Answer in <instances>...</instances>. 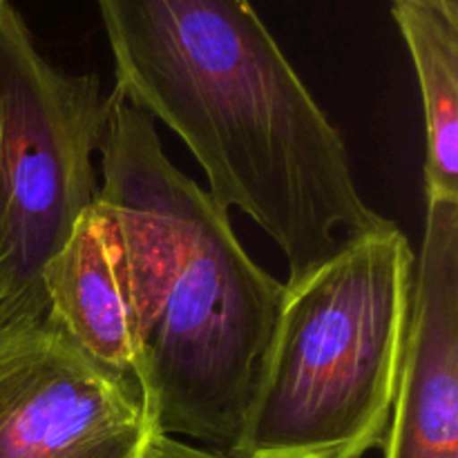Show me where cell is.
<instances>
[{
  "mask_svg": "<svg viewBox=\"0 0 458 458\" xmlns=\"http://www.w3.org/2000/svg\"><path fill=\"white\" fill-rule=\"evenodd\" d=\"M125 103L173 130L222 208L277 244L286 284L387 226L343 134L250 0H97Z\"/></svg>",
  "mask_w": 458,
  "mask_h": 458,
  "instance_id": "obj_1",
  "label": "cell"
},
{
  "mask_svg": "<svg viewBox=\"0 0 458 458\" xmlns=\"http://www.w3.org/2000/svg\"><path fill=\"white\" fill-rule=\"evenodd\" d=\"M98 201L119 226L137 380L157 432L231 454L284 284L237 240L231 215L165 157L155 121L116 94Z\"/></svg>",
  "mask_w": 458,
  "mask_h": 458,
  "instance_id": "obj_2",
  "label": "cell"
},
{
  "mask_svg": "<svg viewBox=\"0 0 458 458\" xmlns=\"http://www.w3.org/2000/svg\"><path fill=\"white\" fill-rule=\"evenodd\" d=\"M416 253L389 222L293 284L231 456L365 458L383 447L414 309Z\"/></svg>",
  "mask_w": 458,
  "mask_h": 458,
  "instance_id": "obj_3",
  "label": "cell"
},
{
  "mask_svg": "<svg viewBox=\"0 0 458 458\" xmlns=\"http://www.w3.org/2000/svg\"><path fill=\"white\" fill-rule=\"evenodd\" d=\"M116 94L92 74L47 61L9 0H0V191L7 295L0 327L47 313L45 267L98 199L101 152Z\"/></svg>",
  "mask_w": 458,
  "mask_h": 458,
  "instance_id": "obj_4",
  "label": "cell"
},
{
  "mask_svg": "<svg viewBox=\"0 0 458 458\" xmlns=\"http://www.w3.org/2000/svg\"><path fill=\"white\" fill-rule=\"evenodd\" d=\"M141 385L85 353L49 313L0 327V458H143Z\"/></svg>",
  "mask_w": 458,
  "mask_h": 458,
  "instance_id": "obj_5",
  "label": "cell"
},
{
  "mask_svg": "<svg viewBox=\"0 0 458 458\" xmlns=\"http://www.w3.org/2000/svg\"><path fill=\"white\" fill-rule=\"evenodd\" d=\"M383 458H458V201H428Z\"/></svg>",
  "mask_w": 458,
  "mask_h": 458,
  "instance_id": "obj_6",
  "label": "cell"
},
{
  "mask_svg": "<svg viewBox=\"0 0 458 458\" xmlns=\"http://www.w3.org/2000/svg\"><path fill=\"white\" fill-rule=\"evenodd\" d=\"M47 313L85 353L137 378V334L123 240L94 201L40 276Z\"/></svg>",
  "mask_w": 458,
  "mask_h": 458,
  "instance_id": "obj_7",
  "label": "cell"
},
{
  "mask_svg": "<svg viewBox=\"0 0 458 458\" xmlns=\"http://www.w3.org/2000/svg\"><path fill=\"white\" fill-rule=\"evenodd\" d=\"M425 112V195L458 201V21L416 0H392Z\"/></svg>",
  "mask_w": 458,
  "mask_h": 458,
  "instance_id": "obj_8",
  "label": "cell"
},
{
  "mask_svg": "<svg viewBox=\"0 0 458 458\" xmlns=\"http://www.w3.org/2000/svg\"><path fill=\"white\" fill-rule=\"evenodd\" d=\"M143 458H235L226 452L210 450L204 445H192V443L179 441L168 434H155V438L148 445Z\"/></svg>",
  "mask_w": 458,
  "mask_h": 458,
  "instance_id": "obj_9",
  "label": "cell"
},
{
  "mask_svg": "<svg viewBox=\"0 0 458 458\" xmlns=\"http://www.w3.org/2000/svg\"><path fill=\"white\" fill-rule=\"evenodd\" d=\"M7 295V242H4V219H3V191H0V304Z\"/></svg>",
  "mask_w": 458,
  "mask_h": 458,
  "instance_id": "obj_10",
  "label": "cell"
},
{
  "mask_svg": "<svg viewBox=\"0 0 458 458\" xmlns=\"http://www.w3.org/2000/svg\"><path fill=\"white\" fill-rule=\"evenodd\" d=\"M416 3L429 4V7L445 13L447 18H452V21H458V0H416Z\"/></svg>",
  "mask_w": 458,
  "mask_h": 458,
  "instance_id": "obj_11",
  "label": "cell"
}]
</instances>
